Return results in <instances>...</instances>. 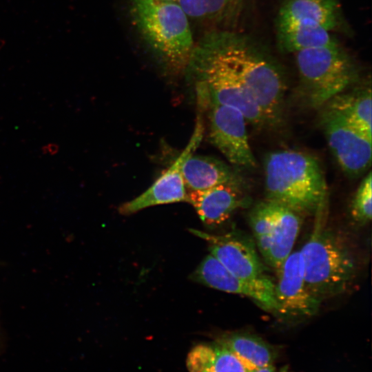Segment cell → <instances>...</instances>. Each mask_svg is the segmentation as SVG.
<instances>
[{"instance_id":"cell-24","label":"cell","mask_w":372,"mask_h":372,"mask_svg":"<svg viewBox=\"0 0 372 372\" xmlns=\"http://www.w3.org/2000/svg\"><path fill=\"white\" fill-rule=\"evenodd\" d=\"M214 353V344H201L194 347L187 358V366L189 372H203L210 363Z\"/></svg>"},{"instance_id":"cell-3","label":"cell","mask_w":372,"mask_h":372,"mask_svg":"<svg viewBox=\"0 0 372 372\" xmlns=\"http://www.w3.org/2000/svg\"><path fill=\"white\" fill-rule=\"evenodd\" d=\"M130 12L141 37L163 65L185 72L196 44L182 6L175 1L131 0Z\"/></svg>"},{"instance_id":"cell-17","label":"cell","mask_w":372,"mask_h":372,"mask_svg":"<svg viewBox=\"0 0 372 372\" xmlns=\"http://www.w3.org/2000/svg\"><path fill=\"white\" fill-rule=\"evenodd\" d=\"M233 352L250 371L272 365L278 350L260 337L245 331L223 334L216 342Z\"/></svg>"},{"instance_id":"cell-18","label":"cell","mask_w":372,"mask_h":372,"mask_svg":"<svg viewBox=\"0 0 372 372\" xmlns=\"http://www.w3.org/2000/svg\"><path fill=\"white\" fill-rule=\"evenodd\" d=\"M324 106L340 114L351 125L371 139V90L370 85L338 94ZM324 107V106H323Z\"/></svg>"},{"instance_id":"cell-19","label":"cell","mask_w":372,"mask_h":372,"mask_svg":"<svg viewBox=\"0 0 372 372\" xmlns=\"http://www.w3.org/2000/svg\"><path fill=\"white\" fill-rule=\"evenodd\" d=\"M247 0H178L189 19L211 25H229L239 19Z\"/></svg>"},{"instance_id":"cell-21","label":"cell","mask_w":372,"mask_h":372,"mask_svg":"<svg viewBox=\"0 0 372 372\" xmlns=\"http://www.w3.org/2000/svg\"><path fill=\"white\" fill-rule=\"evenodd\" d=\"M249 218L256 245L265 260L269 249L274 225L273 202L267 199L259 202L251 209Z\"/></svg>"},{"instance_id":"cell-14","label":"cell","mask_w":372,"mask_h":372,"mask_svg":"<svg viewBox=\"0 0 372 372\" xmlns=\"http://www.w3.org/2000/svg\"><path fill=\"white\" fill-rule=\"evenodd\" d=\"M340 22L338 0H284L276 16V32L305 27L332 32Z\"/></svg>"},{"instance_id":"cell-10","label":"cell","mask_w":372,"mask_h":372,"mask_svg":"<svg viewBox=\"0 0 372 372\" xmlns=\"http://www.w3.org/2000/svg\"><path fill=\"white\" fill-rule=\"evenodd\" d=\"M204 132L202 116L197 117L191 138L171 166L143 193L122 204L118 211L122 215H130L145 208L163 204L187 202V189L182 174V165L187 156L198 147Z\"/></svg>"},{"instance_id":"cell-9","label":"cell","mask_w":372,"mask_h":372,"mask_svg":"<svg viewBox=\"0 0 372 372\" xmlns=\"http://www.w3.org/2000/svg\"><path fill=\"white\" fill-rule=\"evenodd\" d=\"M191 279L213 289L247 296L262 309L277 314L275 282L267 275L252 280L239 278L209 254L192 273Z\"/></svg>"},{"instance_id":"cell-7","label":"cell","mask_w":372,"mask_h":372,"mask_svg":"<svg viewBox=\"0 0 372 372\" xmlns=\"http://www.w3.org/2000/svg\"><path fill=\"white\" fill-rule=\"evenodd\" d=\"M320 121L330 150L342 171L351 178L363 174L371 164V139L326 106Z\"/></svg>"},{"instance_id":"cell-5","label":"cell","mask_w":372,"mask_h":372,"mask_svg":"<svg viewBox=\"0 0 372 372\" xmlns=\"http://www.w3.org/2000/svg\"><path fill=\"white\" fill-rule=\"evenodd\" d=\"M229 55L241 79L258 103L267 124L282 118L285 82L273 58L248 36L224 29Z\"/></svg>"},{"instance_id":"cell-11","label":"cell","mask_w":372,"mask_h":372,"mask_svg":"<svg viewBox=\"0 0 372 372\" xmlns=\"http://www.w3.org/2000/svg\"><path fill=\"white\" fill-rule=\"evenodd\" d=\"M277 273L278 281L275 283L277 314L288 318H309L315 315L321 302L306 286L300 251L291 252Z\"/></svg>"},{"instance_id":"cell-8","label":"cell","mask_w":372,"mask_h":372,"mask_svg":"<svg viewBox=\"0 0 372 372\" xmlns=\"http://www.w3.org/2000/svg\"><path fill=\"white\" fill-rule=\"evenodd\" d=\"M208 111L211 143L232 165L245 168L256 166L249 145L244 115L236 108L209 102L202 109Z\"/></svg>"},{"instance_id":"cell-20","label":"cell","mask_w":372,"mask_h":372,"mask_svg":"<svg viewBox=\"0 0 372 372\" xmlns=\"http://www.w3.org/2000/svg\"><path fill=\"white\" fill-rule=\"evenodd\" d=\"M331 32L322 27L295 28L276 32L279 50L285 53L293 54L336 42Z\"/></svg>"},{"instance_id":"cell-2","label":"cell","mask_w":372,"mask_h":372,"mask_svg":"<svg viewBox=\"0 0 372 372\" xmlns=\"http://www.w3.org/2000/svg\"><path fill=\"white\" fill-rule=\"evenodd\" d=\"M266 199L300 215H315L327 205V186L320 163L303 152L283 149L264 161Z\"/></svg>"},{"instance_id":"cell-6","label":"cell","mask_w":372,"mask_h":372,"mask_svg":"<svg viewBox=\"0 0 372 372\" xmlns=\"http://www.w3.org/2000/svg\"><path fill=\"white\" fill-rule=\"evenodd\" d=\"M293 54L302 93L312 107H322L358 79L353 61L338 41Z\"/></svg>"},{"instance_id":"cell-15","label":"cell","mask_w":372,"mask_h":372,"mask_svg":"<svg viewBox=\"0 0 372 372\" xmlns=\"http://www.w3.org/2000/svg\"><path fill=\"white\" fill-rule=\"evenodd\" d=\"M182 174L187 191L203 190L221 184H245L240 176L223 161L208 156L186 158Z\"/></svg>"},{"instance_id":"cell-25","label":"cell","mask_w":372,"mask_h":372,"mask_svg":"<svg viewBox=\"0 0 372 372\" xmlns=\"http://www.w3.org/2000/svg\"><path fill=\"white\" fill-rule=\"evenodd\" d=\"M251 372H285L284 369H278L273 364L253 370Z\"/></svg>"},{"instance_id":"cell-26","label":"cell","mask_w":372,"mask_h":372,"mask_svg":"<svg viewBox=\"0 0 372 372\" xmlns=\"http://www.w3.org/2000/svg\"><path fill=\"white\" fill-rule=\"evenodd\" d=\"M161 1H175V2H178V0H161Z\"/></svg>"},{"instance_id":"cell-16","label":"cell","mask_w":372,"mask_h":372,"mask_svg":"<svg viewBox=\"0 0 372 372\" xmlns=\"http://www.w3.org/2000/svg\"><path fill=\"white\" fill-rule=\"evenodd\" d=\"M272 202V201H271ZM274 225L265 262L276 271L291 253L300 232L303 216L274 203Z\"/></svg>"},{"instance_id":"cell-23","label":"cell","mask_w":372,"mask_h":372,"mask_svg":"<svg viewBox=\"0 0 372 372\" xmlns=\"http://www.w3.org/2000/svg\"><path fill=\"white\" fill-rule=\"evenodd\" d=\"M214 353L208 366L203 372H251L229 349L216 342Z\"/></svg>"},{"instance_id":"cell-4","label":"cell","mask_w":372,"mask_h":372,"mask_svg":"<svg viewBox=\"0 0 372 372\" xmlns=\"http://www.w3.org/2000/svg\"><path fill=\"white\" fill-rule=\"evenodd\" d=\"M326 205L316 214L309 238L300 252L309 292L321 302L345 292L356 273L355 259L342 240L326 225Z\"/></svg>"},{"instance_id":"cell-13","label":"cell","mask_w":372,"mask_h":372,"mask_svg":"<svg viewBox=\"0 0 372 372\" xmlns=\"http://www.w3.org/2000/svg\"><path fill=\"white\" fill-rule=\"evenodd\" d=\"M245 184H221L203 190L187 191V202L195 209L207 226H218L230 218L238 208L247 207L249 198Z\"/></svg>"},{"instance_id":"cell-12","label":"cell","mask_w":372,"mask_h":372,"mask_svg":"<svg viewBox=\"0 0 372 372\" xmlns=\"http://www.w3.org/2000/svg\"><path fill=\"white\" fill-rule=\"evenodd\" d=\"M190 231L208 242L210 254L234 275L246 280L266 275L254 242L246 234L235 231L214 235L196 229Z\"/></svg>"},{"instance_id":"cell-1","label":"cell","mask_w":372,"mask_h":372,"mask_svg":"<svg viewBox=\"0 0 372 372\" xmlns=\"http://www.w3.org/2000/svg\"><path fill=\"white\" fill-rule=\"evenodd\" d=\"M185 72L195 81L202 107L212 102L238 110L247 123L262 127L266 119L229 55L224 29L213 30L195 45Z\"/></svg>"},{"instance_id":"cell-22","label":"cell","mask_w":372,"mask_h":372,"mask_svg":"<svg viewBox=\"0 0 372 372\" xmlns=\"http://www.w3.org/2000/svg\"><path fill=\"white\" fill-rule=\"evenodd\" d=\"M372 176L369 172L360 184L351 205V215L360 225H366L372 217Z\"/></svg>"}]
</instances>
